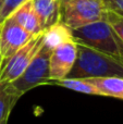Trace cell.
Listing matches in <instances>:
<instances>
[{
    "label": "cell",
    "instance_id": "7c38bea8",
    "mask_svg": "<svg viewBox=\"0 0 123 124\" xmlns=\"http://www.w3.org/2000/svg\"><path fill=\"white\" fill-rule=\"evenodd\" d=\"M21 98L10 83L0 81V124H7L11 111Z\"/></svg>",
    "mask_w": 123,
    "mask_h": 124
},
{
    "label": "cell",
    "instance_id": "5bb4252c",
    "mask_svg": "<svg viewBox=\"0 0 123 124\" xmlns=\"http://www.w3.org/2000/svg\"><path fill=\"white\" fill-rule=\"evenodd\" d=\"M105 20L109 23V25L111 26V28L123 45V15L115 12L112 9L107 8L105 13Z\"/></svg>",
    "mask_w": 123,
    "mask_h": 124
},
{
    "label": "cell",
    "instance_id": "9c48e42d",
    "mask_svg": "<svg viewBox=\"0 0 123 124\" xmlns=\"http://www.w3.org/2000/svg\"><path fill=\"white\" fill-rule=\"evenodd\" d=\"M41 39H43L44 47L52 51L60 45L67 43V41L73 40L74 38L71 28H69L61 21H59L43 31Z\"/></svg>",
    "mask_w": 123,
    "mask_h": 124
},
{
    "label": "cell",
    "instance_id": "ba28073f",
    "mask_svg": "<svg viewBox=\"0 0 123 124\" xmlns=\"http://www.w3.org/2000/svg\"><path fill=\"white\" fill-rule=\"evenodd\" d=\"M10 16H12L20 26H22L24 30L34 36L43 33L44 28L41 26L38 14L34 9L33 0H27L25 3L19 7Z\"/></svg>",
    "mask_w": 123,
    "mask_h": 124
},
{
    "label": "cell",
    "instance_id": "30bf717a",
    "mask_svg": "<svg viewBox=\"0 0 123 124\" xmlns=\"http://www.w3.org/2000/svg\"><path fill=\"white\" fill-rule=\"evenodd\" d=\"M93 86L97 88L99 96L112 97L123 100V77L120 76H106L85 78Z\"/></svg>",
    "mask_w": 123,
    "mask_h": 124
},
{
    "label": "cell",
    "instance_id": "8992f818",
    "mask_svg": "<svg viewBox=\"0 0 123 124\" xmlns=\"http://www.w3.org/2000/svg\"><path fill=\"white\" fill-rule=\"evenodd\" d=\"M34 35L25 31L13 20L12 16L7 17L0 23V54L1 63L9 59L13 54L25 46Z\"/></svg>",
    "mask_w": 123,
    "mask_h": 124
},
{
    "label": "cell",
    "instance_id": "52a82bcc",
    "mask_svg": "<svg viewBox=\"0 0 123 124\" xmlns=\"http://www.w3.org/2000/svg\"><path fill=\"white\" fill-rule=\"evenodd\" d=\"M76 54L77 45L74 39L52 50L49 57V83L68 76L76 60Z\"/></svg>",
    "mask_w": 123,
    "mask_h": 124
},
{
    "label": "cell",
    "instance_id": "8fae6325",
    "mask_svg": "<svg viewBox=\"0 0 123 124\" xmlns=\"http://www.w3.org/2000/svg\"><path fill=\"white\" fill-rule=\"evenodd\" d=\"M33 6L44 30L60 21L59 0H33Z\"/></svg>",
    "mask_w": 123,
    "mask_h": 124
},
{
    "label": "cell",
    "instance_id": "6da1fadb",
    "mask_svg": "<svg viewBox=\"0 0 123 124\" xmlns=\"http://www.w3.org/2000/svg\"><path fill=\"white\" fill-rule=\"evenodd\" d=\"M77 54L74 65L67 77L93 78V77H123V63L113 57L76 43Z\"/></svg>",
    "mask_w": 123,
    "mask_h": 124
},
{
    "label": "cell",
    "instance_id": "ac0fdd59",
    "mask_svg": "<svg viewBox=\"0 0 123 124\" xmlns=\"http://www.w3.org/2000/svg\"><path fill=\"white\" fill-rule=\"evenodd\" d=\"M0 66H1V54H0Z\"/></svg>",
    "mask_w": 123,
    "mask_h": 124
},
{
    "label": "cell",
    "instance_id": "277c9868",
    "mask_svg": "<svg viewBox=\"0 0 123 124\" xmlns=\"http://www.w3.org/2000/svg\"><path fill=\"white\" fill-rule=\"evenodd\" d=\"M50 51L46 47L41 46L40 50L37 52L28 66L25 69L21 76L11 82V86L14 90L23 96L31 89L40 85H48L49 83V57Z\"/></svg>",
    "mask_w": 123,
    "mask_h": 124
},
{
    "label": "cell",
    "instance_id": "2e32d148",
    "mask_svg": "<svg viewBox=\"0 0 123 124\" xmlns=\"http://www.w3.org/2000/svg\"><path fill=\"white\" fill-rule=\"evenodd\" d=\"M106 3L108 8L123 15V0H106Z\"/></svg>",
    "mask_w": 123,
    "mask_h": 124
},
{
    "label": "cell",
    "instance_id": "7a4b0ae2",
    "mask_svg": "<svg viewBox=\"0 0 123 124\" xmlns=\"http://www.w3.org/2000/svg\"><path fill=\"white\" fill-rule=\"evenodd\" d=\"M71 31L76 43L113 57L123 63V45L105 19Z\"/></svg>",
    "mask_w": 123,
    "mask_h": 124
},
{
    "label": "cell",
    "instance_id": "5b68a950",
    "mask_svg": "<svg viewBox=\"0 0 123 124\" xmlns=\"http://www.w3.org/2000/svg\"><path fill=\"white\" fill-rule=\"evenodd\" d=\"M41 34L36 35L25 46L2 62L0 66V81L11 83L21 76L43 46Z\"/></svg>",
    "mask_w": 123,
    "mask_h": 124
},
{
    "label": "cell",
    "instance_id": "9a60e30c",
    "mask_svg": "<svg viewBox=\"0 0 123 124\" xmlns=\"http://www.w3.org/2000/svg\"><path fill=\"white\" fill-rule=\"evenodd\" d=\"M27 0H3L0 11V23L7 17H9L19 7H21Z\"/></svg>",
    "mask_w": 123,
    "mask_h": 124
},
{
    "label": "cell",
    "instance_id": "d6986e66",
    "mask_svg": "<svg viewBox=\"0 0 123 124\" xmlns=\"http://www.w3.org/2000/svg\"><path fill=\"white\" fill-rule=\"evenodd\" d=\"M104 1H106V0H104Z\"/></svg>",
    "mask_w": 123,
    "mask_h": 124
},
{
    "label": "cell",
    "instance_id": "4fadbf2b",
    "mask_svg": "<svg viewBox=\"0 0 123 124\" xmlns=\"http://www.w3.org/2000/svg\"><path fill=\"white\" fill-rule=\"evenodd\" d=\"M48 85H56L61 86L63 88H68L70 90H73L76 93L85 95H93V96H99L97 88L93 86L87 79L85 78H71V77H65V78L59 79V81L50 82Z\"/></svg>",
    "mask_w": 123,
    "mask_h": 124
},
{
    "label": "cell",
    "instance_id": "e0dca14e",
    "mask_svg": "<svg viewBox=\"0 0 123 124\" xmlns=\"http://www.w3.org/2000/svg\"><path fill=\"white\" fill-rule=\"evenodd\" d=\"M2 2H3V0H0V11H1V7H2Z\"/></svg>",
    "mask_w": 123,
    "mask_h": 124
},
{
    "label": "cell",
    "instance_id": "3957f363",
    "mask_svg": "<svg viewBox=\"0 0 123 124\" xmlns=\"http://www.w3.org/2000/svg\"><path fill=\"white\" fill-rule=\"evenodd\" d=\"M59 3L60 21L71 30L104 20L108 8L104 0H59Z\"/></svg>",
    "mask_w": 123,
    "mask_h": 124
}]
</instances>
